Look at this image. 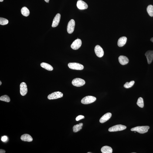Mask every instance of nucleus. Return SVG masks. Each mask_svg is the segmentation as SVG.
<instances>
[{
  "label": "nucleus",
  "instance_id": "nucleus-25",
  "mask_svg": "<svg viewBox=\"0 0 153 153\" xmlns=\"http://www.w3.org/2000/svg\"><path fill=\"white\" fill-rule=\"evenodd\" d=\"M135 83L134 81H132L130 82H127L124 85V87L128 89L131 88L133 86Z\"/></svg>",
  "mask_w": 153,
  "mask_h": 153
},
{
  "label": "nucleus",
  "instance_id": "nucleus-28",
  "mask_svg": "<svg viewBox=\"0 0 153 153\" xmlns=\"http://www.w3.org/2000/svg\"><path fill=\"white\" fill-rule=\"evenodd\" d=\"M8 140V137L6 136H4L1 137V140L5 142Z\"/></svg>",
  "mask_w": 153,
  "mask_h": 153
},
{
  "label": "nucleus",
  "instance_id": "nucleus-12",
  "mask_svg": "<svg viewBox=\"0 0 153 153\" xmlns=\"http://www.w3.org/2000/svg\"><path fill=\"white\" fill-rule=\"evenodd\" d=\"M146 57L147 62L149 64H151L153 60V51H148L145 54Z\"/></svg>",
  "mask_w": 153,
  "mask_h": 153
},
{
  "label": "nucleus",
  "instance_id": "nucleus-2",
  "mask_svg": "<svg viewBox=\"0 0 153 153\" xmlns=\"http://www.w3.org/2000/svg\"><path fill=\"white\" fill-rule=\"evenodd\" d=\"M96 98L92 96H85L82 99L81 102L84 104H87L93 103L96 100Z\"/></svg>",
  "mask_w": 153,
  "mask_h": 153
},
{
  "label": "nucleus",
  "instance_id": "nucleus-13",
  "mask_svg": "<svg viewBox=\"0 0 153 153\" xmlns=\"http://www.w3.org/2000/svg\"><path fill=\"white\" fill-rule=\"evenodd\" d=\"M61 15L60 14L58 13L56 14V16L54 18L52 26V27H55L58 26L59 24L60 19Z\"/></svg>",
  "mask_w": 153,
  "mask_h": 153
},
{
  "label": "nucleus",
  "instance_id": "nucleus-4",
  "mask_svg": "<svg viewBox=\"0 0 153 153\" xmlns=\"http://www.w3.org/2000/svg\"><path fill=\"white\" fill-rule=\"evenodd\" d=\"M85 82L84 80L79 78H76L74 79L72 81V84L76 87H80L83 86L85 85Z\"/></svg>",
  "mask_w": 153,
  "mask_h": 153
},
{
  "label": "nucleus",
  "instance_id": "nucleus-3",
  "mask_svg": "<svg viewBox=\"0 0 153 153\" xmlns=\"http://www.w3.org/2000/svg\"><path fill=\"white\" fill-rule=\"evenodd\" d=\"M68 66L69 68L74 70H82L84 68L83 65L77 63H69Z\"/></svg>",
  "mask_w": 153,
  "mask_h": 153
},
{
  "label": "nucleus",
  "instance_id": "nucleus-18",
  "mask_svg": "<svg viewBox=\"0 0 153 153\" xmlns=\"http://www.w3.org/2000/svg\"><path fill=\"white\" fill-rule=\"evenodd\" d=\"M101 151L103 153H112L113 149L111 147L105 146L102 147Z\"/></svg>",
  "mask_w": 153,
  "mask_h": 153
},
{
  "label": "nucleus",
  "instance_id": "nucleus-5",
  "mask_svg": "<svg viewBox=\"0 0 153 153\" xmlns=\"http://www.w3.org/2000/svg\"><path fill=\"white\" fill-rule=\"evenodd\" d=\"M127 128L126 126L121 124L117 125L110 128L108 129V131L110 132H114L122 131L125 129Z\"/></svg>",
  "mask_w": 153,
  "mask_h": 153
},
{
  "label": "nucleus",
  "instance_id": "nucleus-30",
  "mask_svg": "<svg viewBox=\"0 0 153 153\" xmlns=\"http://www.w3.org/2000/svg\"><path fill=\"white\" fill-rule=\"evenodd\" d=\"M45 2L47 3H49V0H44Z\"/></svg>",
  "mask_w": 153,
  "mask_h": 153
},
{
  "label": "nucleus",
  "instance_id": "nucleus-34",
  "mask_svg": "<svg viewBox=\"0 0 153 153\" xmlns=\"http://www.w3.org/2000/svg\"><path fill=\"white\" fill-rule=\"evenodd\" d=\"M90 153V152H88V153Z\"/></svg>",
  "mask_w": 153,
  "mask_h": 153
},
{
  "label": "nucleus",
  "instance_id": "nucleus-31",
  "mask_svg": "<svg viewBox=\"0 0 153 153\" xmlns=\"http://www.w3.org/2000/svg\"><path fill=\"white\" fill-rule=\"evenodd\" d=\"M151 41L152 42H153V38H152L151 39Z\"/></svg>",
  "mask_w": 153,
  "mask_h": 153
},
{
  "label": "nucleus",
  "instance_id": "nucleus-27",
  "mask_svg": "<svg viewBox=\"0 0 153 153\" xmlns=\"http://www.w3.org/2000/svg\"><path fill=\"white\" fill-rule=\"evenodd\" d=\"M85 118L84 116L82 115H80L78 116L76 118V121H78L82 119Z\"/></svg>",
  "mask_w": 153,
  "mask_h": 153
},
{
  "label": "nucleus",
  "instance_id": "nucleus-23",
  "mask_svg": "<svg viewBox=\"0 0 153 153\" xmlns=\"http://www.w3.org/2000/svg\"><path fill=\"white\" fill-rule=\"evenodd\" d=\"M0 100L8 102L10 101V99L9 96L5 95L1 96L0 97Z\"/></svg>",
  "mask_w": 153,
  "mask_h": 153
},
{
  "label": "nucleus",
  "instance_id": "nucleus-24",
  "mask_svg": "<svg viewBox=\"0 0 153 153\" xmlns=\"http://www.w3.org/2000/svg\"><path fill=\"white\" fill-rule=\"evenodd\" d=\"M137 104L139 107L143 108L144 107V102L142 98L140 97L138 99Z\"/></svg>",
  "mask_w": 153,
  "mask_h": 153
},
{
  "label": "nucleus",
  "instance_id": "nucleus-29",
  "mask_svg": "<svg viewBox=\"0 0 153 153\" xmlns=\"http://www.w3.org/2000/svg\"><path fill=\"white\" fill-rule=\"evenodd\" d=\"M5 153V150L2 149L0 150V153Z\"/></svg>",
  "mask_w": 153,
  "mask_h": 153
},
{
  "label": "nucleus",
  "instance_id": "nucleus-17",
  "mask_svg": "<svg viewBox=\"0 0 153 153\" xmlns=\"http://www.w3.org/2000/svg\"><path fill=\"white\" fill-rule=\"evenodd\" d=\"M21 139L22 141L28 142L32 141L33 140L31 136L28 134L23 135L21 136Z\"/></svg>",
  "mask_w": 153,
  "mask_h": 153
},
{
  "label": "nucleus",
  "instance_id": "nucleus-32",
  "mask_svg": "<svg viewBox=\"0 0 153 153\" xmlns=\"http://www.w3.org/2000/svg\"><path fill=\"white\" fill-rule=\"evenodd\" d=\"M1 83H1V81H0V85H1Z\"/></svg>",
  "mask_w": 153,
  "mask_h": 153
},
{
  "label": "nucleus",
  "instance_id": "nucleus-10",
  "mask_svg": "<svg viewBox=\"0 0 153 153\" xmlns=\"http://www.w3.org/2000/svg\"><path fill=\"white\" fill-rule=\"evenodd\" d=\"M81 45V40L80 39H77L74 41L71 47L72 49L76 50L80 48Z\"/></svg>",
  "mask_w": 153,
  "mask_h": 153
},
{
  "label": "nucleus",
  "instance_id": "nucleus-15",
  "mask_svg": "<svg viewBox=\"0 0 153 153\" xmlns=\"http://www.w3.org/2000/svg\"><path fill=\"white\" fill-rule=\"evenodd\" d=\"M119 61L120 64L124 65L127 64L129 62V60L127 57L120 56L119 57Z\"/></svg>",
  "mask_w": 153,
  "mask_h": 153
},
{
  "label": "nucleus",
  "instance_id": "nucleus-8",
  "mask_svg": "<svg viewBox=\"0 0 153 153\" xmlns=\"http://www.w3.org/2000/svg\"><path fill=\"white\" fill-rule=\"evenodd\" d=\"M94 51L96 56L99 58L102 57L104 55V51L100 45H96L94 48Z\"/></svg>",
  "mask_w": 153,
  "mask_h": 153
},
{
  "label": "nucleus",
  "instance_id": "nucleus-26",
  "mask_svg": "<svg viewBox=\"0 0 153 153\" xmlns=\"http://www.w3.org/2000/svg\"><path fill=\"white\" fill-rule=\"evenodd\" d=\"M8 23V21L7 19L3 18H0V25H6Z\"/></svg>",
  "mask_w": 153,
  "mask_h": 153
},
{
  "label": "nucleus",
  "instance_id": "nucleus-9",
  "mask_svg": "<svg viewBox=\"0 0 153 153\" xmlns=\"http://www.w3.org/2000/svg\"><path fill=\"white\" fill-rule=\"evenodd\" d=\"M28 92L27 87L26 84L25 82H22L20 85V93L21 95L25 96Z\"/></svg>",
  "mask_w": 153,
  "mask_h": 153
},
{
  "label": "nucleus",
  "instance_id": "nucleus-14",
  "mask_svg": "<svg viewBox=\"0 0 153 153\" xmlns=\"http://www.w3.org/2000/svg\"><path fill=\"white\" fill-rule=\"evenodd\" d=\"M111 116V113H106L101 118L100 120V122L102 123L105 122L110 118Z\"/></svg>",
  "mask_w": 153,
  "mask_h": 153
},
{
  "label": "nucleus",
  "instance_id": "nucleus-11",
  "mask_svg": "<svg viewBox=\"0 0 153 153\" xmlns=\"http://www.w3.org/2000/svg\"><path fill=\"white\" fill-rule=\"evenodd\" d=\"M76 5L78 8L81 10L86 9L88 8V5L87 4L81 0L78 1Z\"/></svg>",
  "mask_w": 153,
  "mask_h": 153
},
{
  "label": "nucleus",
  "instance_id": "nucleus-7",
  "mask_svg": "<svg viewBox=\"0 0 153 153\" xmlns=\"http://www.w3.org/2000/svg\"><path fill=\"white\" fill-rule=\"evenodd\" d=\"M75 25V21L73 19H72L69 21L67 27V32L69 34H72L74 31Z\"/></svg>",
  "mask_w": 153,
  "mask_h": 153
},
{
  "label": "nucleus",
  "instance_id": "nucleus-33",
  "mask_svg": "<svg viewBox=\"0 0 153 153\" xmlns=\"http://www.w3.org/2000/svg\"><path fill=\"white\" fill-rule=\"evenodd\" d=\"M4 0H0V2H2Z\"/></svg>",
  "mask_w": 153,
  "mask_h": 153
},
{
  "label": "nucleus",
  "instance_id": "nucleus-6",
  "mask_svg": "<svg viewBox=\"0 0 153 153\" xmlns=\"http://www.w3.org/2000/svg\"><path fill=\"white\" fill-rule=\"evenodd\" d=\"M63 93L61 92L58 91L54 92L50 94L48 96V98L49 100H53L60 98L63 97Z\"/></svg>",
  "mask_w": 153,
  "mask_h": 153
},
{
  "label": "nucleus",
  "instance_id": "nucleus-21",
  "mask_svg": "<svg viewBox=\"0 0 153 153\" xmlns=\"http://www.w3.org/2000/svg\"><path fill=\"white\" fill-rule=\"evenodd\" d=\"M21 13L22 15L25 17H28L30 14V11L26 7H23L21 9Z\"/></svg>",
  "mask_w": 153,
  "mask_h": 153
},
{
  "label": "nucleus",
  "instance_id": "nucleus-19",
  "mask_svg": "<svg viewBox=\"0 0 153 153\" xmlns=\"http://www.w3.org/2000/svg\"><path fill=\"white\" fill-rule=\"evenodd\" d=\"M40 65L42 68L46 69L47 70L51 71L53 70V68L49 64L45 63V62H42V63Z\"/></svg>",
  "mask_w": 153,
  "mask_h": 153
},
{
  "label": "nucleus",
  "instance_id": "nucleus-16",
  "mask_svg": "<svg viewBox=\"0 0 153 153\" xmlns=\"http://www.w3.org/2000/svg\"><path fill=\"white\" fill-rule=\"evenodd\" d=\"M127 41V38L123 36L119 38L118 41V45L119 47H122L125 44Z\"/></svg>",
  "mask_w": 153,
  "mask_h": 153
},
{
  "label": "nucleus",
  "instance_id": "nucleus-1",
  "mask_svg": "<svg viewBox=\"0 0 153 153\" xmlns=\"http://www.w3.org/2000/svg\"><path fill=\"white\" fill-rule=\"evenodd\" d=\"M149 128L148 126H138L132 128L131 130L132 131L137 132L140 134H144L147 132Z\"/></svg>",
  "mask_w": 153,
  "mask_h": 153
},
{
  "label": "nucleus",
  "instance_id": "nucleus-20",
  "mask_svg": "<svg viewBox=\"0 0 153 153\" xmlns=\"http://www.w3.org/2000/svg\"><path fill=\"white\" fill-rule=\"evenodd\" d=\"M83 125V123H81L79 124L76 125L73 127V132H76L80 131Z\"/></svg>",
  "mask_w": 153,
  "mask_h": 153
},
{
  "label": "nucleus",
  "instance_id": "nucleus-22",
  "mask_svg": "<svg viewBox=\"0 0 153 153\" xmlns=\"http://www.w3.org/2000/svg\"><path fill=\"white\" fill-rule=\"evenodd\" d=\"M147 11L149 15L151 17L153 16V6L149 5L147 8Z\"/></svg>",
  "mask_w": 153,
  "mask_h": 153
}]
</instances>
